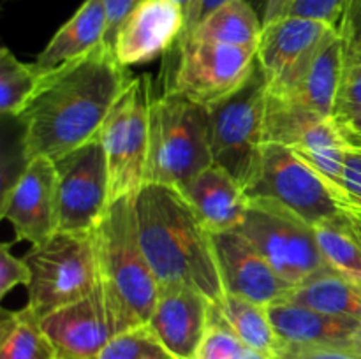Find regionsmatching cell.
<instances>
[{
	"label": "cell",
	"mask_w": 361,
	"mask_h": 359,
	"mask_svg": "<svg viewBox=\"0 0 361 359\" xmlns=\"http://www.w3.org/2000/svg\"><path fill=\"white\" fill-rule=\"evenodd\" d=\"M348 2L349 0H295L288 16L309 18L338 28Z\"/></svg>",
	"instance_id": "cell-33"
},
{
	"label": "cell",
	"mask_w": 361,
	"mask_h": 359,
	"mask_svg": "<svg viewBox=\"0 0 361 359\" xmlns=\"http://www.w3.org/2000/svg\"><path fill=\"white\" fill-rule=\"evenodd\" d=\"M236 359H281V358H277V355L267 354V352L256 351V348L245 347L242 352H240V355Z\"/></svg>",
	"instance_id": "cell-41"
},
{
	"label": "cell",
	"mask_w": 361,
	"mask_h": 359,
	"mask_svg": "<svg viewBox=\"0 0 361 359\" xmlns=\"http://www.w3.org/2000/svg\"><path fill=\"white\" fill-rule=\"evenodd\" d=\"M338 206L344 213L361 218V150L348 144L342 168Z\"/></svg>",
	"instance_id": "cell-32"
},
{
	"label": "cell",
	"mask_w": 361,
	"mask_h": 359,
	"mask_svg": "<svg viewBox=\"0 0 361 359\" xmlns=\"http://www.w3.org/2000/svg\"><path fill=\"white\" fill-rule=\"evenodd\" d=\"M338 127H341V125H338ZM341 130H342V136H344L345 143L351 144V146L360 148V150H361V136H358V134H355V132H349V130H345L344 127H341Z\"/></svg>",
	"instance_id": "cell-43"
},
{
	"label": "cell",
	"mask_w": 361,
	"mask_h": 359,
	"mask_svg": "<svg viewBox=\"0 0 361 359\" xmlns=\"http://www.w3.org/2000/svg\"><path fill=\"white\" fill-rule=\"evenodd\" d=\"M0 359H56V351L30 305L4 310L0 322Z\"/></svg>",
	"instance_id": "cell-26"
},
{
	"label": "cell",
	"mask_w": 361,
	"mask_h": 359,
	"mask_svg": "<svg viewBox=\"0 0 361 359\" xmlns=\"http://www.w3.org/2000/svg\"><path fill=\"white\" fill-rule=\"evenodd\" d=\"M212 238L226 294L270 306L293 289L240 231L212 232Z\"/></svg>",
	"instance_id": "cell-16"
},
{
	"label": "cell",
	"mask_w": 361,
	"mask_h": 359,
	"mask_svg": "<svg viewBox=\"0 0 361 359\" xmlns=\"http://www.w3.org/2000/svg\"><path fill=\"white\" fill-rule=\"evenodd\" d=\"M130 80L129 69L106 44L41 74L34 99L18 118L23 127V160L34 157L56 160L97 139Z\"/></svg>",
	"instance_id": "cell-1"
},
{
	"label": "cell",
	"mask_w": 361,
	"mask_h": 359,
	"mask_svg": "<svg viewBox=\"0 0 361 359\" xmlns=\"http://www.w3.org/2000/svg\"><path fill=\"white\" fill-rule=\"evenodd\" d=\"M345 352H349V354H353L355 358L361 359V324L358 327V331L355 333V336H353V340L349 341L348 348H345Z\"/></svg>",
	"instance_id": "cell-42"
},
{
	"label": "cell",
	"mask_w": 361,
	"mask_h": 359,
	"mask_svg": "<svg viewBox=\"0 0 361 359\" xmlns=\"http://www.w3.org/2000/svg\"><path fill=\"white\" fill-rule=\"evenodd\" d=\"M41 326L63 359H94L118 333L101 282L88 296L42 317Z\"/></svg>",
	"instance_id": "cell-15"
},
{
	"label": "cell",
	"mask_w": 361,
	"mask_h": 359,
	"mask_svg": "<svg viewBox=\"0 0 361 359\" xmlns=\"http://www.w3.org/2000/svg\"><path fill=\"white\" fill-rule=\"evenodd\" d=\"M214 303L187 285H162L148 327L173 359H194Z\"/></svg>",
	"instance_id": "cell-18"
},
{
	"label": "cell",
	"mask_w": 361,
	"mask_h": 359,
	"mask_svg": "<svg viewBox=\"0 0 361 359\" xmlns=\"http://www.w3.org/2000/svg\"><path fill=\"white\" fill-rule=\"evenodd\" d=\"M344 21L355 30L361 32V0H349L344 13Z\"/></svg>",
	"instance_id": "cell-39"
},
{
	"label": "cell",
	"mask_w": 361,
	"mask_h": 359,
	"mask_svg": "<svg viewBox=\"0 0 361 359\" xmlns=\"http://www.w3.org/2000/svg\"><path fill=\"white\" fill-rule=\"evenodd\" d=\"M41 83L34 63H25L4 46L0 49V111L4 116L20 118L27 111Z\"/></svg>",
	"instance_id": "cell-28"
},
{
	"label": "cell",
	"mask_w": 361,
	"mask_h": 359,
	"mask_svg": "<svg viewBox=\"0 0 361 359\" xmlns=\"http://www.w3.org/2000/svg\"><path fill=\"white\" fill-rule=\"evenodd\" d=\"M56 359H63V358H56Z\"/></svg>",
	"instance_id": "cell-48"
},
{
	"label": "cell",
	"mask_w": 361,
	"mask_h": 359,
	"mask_svg": "<svg viewBox=\"0 0 361 359\" xmlns=\"http://www.w3.org/2000/svg\"><path fill=\"white\" fill-rule=\"evenodd\" d=\"M176 44L178 65L169 90L178 92L207 108L242 88L257 67V49L254 48L190 37L180 39Z\"/></svg>",
	"instance_id": "cell-10"
},
{
	"label": "cell",
	"mask_w": 361,
	"mask_h": 359,
	"mask_svg": "<svg viewBox=\"0 0 361 359\" xmlns=\"http://www.w3.org/2000/svg\"><path fill=\"white\" fill-rule=\"evenodd\" d=\"M267 104L268 84L257 65L242 88L208 108L214 164L228 171L245 192L261 168Z\"/></svg>",
	"instance_id": "cell-5"
},
{
	"label": "cell",
	"mask_w": 361,
	"mask_h": 359,
	"mask_svg": "<svg viewBox=\"0 0 361 359\" xmlns=\"http://www.w3.org/2000/svg\"><path fill=\"white\" fill-rule=\"evenodd\" d=\"M268 313L284 348L345 351L361 324L360 319L328 315L288 299L271 303L268 306Z\"/></svg>",
	"instance_id": "cell-19"
},
{
	"label": "cell",
	"mask_w": 361,
	"mask_h": 359,
	"mask_svg": "<svg viewBox=\"0 0 361 359\" xmlns=\"http://www.w3.org/2000/svg\"><path fill=\"white\" fill-rule=\"evenodd\" d=\"M59 180V231L90 232L111 204L108 158L94 139L55 160Z\"/></svg>",
	"instance_id": "cell-12"
},
{
	"label": "cell",
	"mask_w": 361,
	"mask_h": 359,
	"mask_svg": "<svg viewBox=\"0 0 361 359\" xmlns=\"http://www.w3.org/2000/svg\"><path fill=\"white\" fill-rule=\"evenodd\" d=\"M176 4H178L180 7H182L183 14H185V32H183V35L189 32L190 25H192L194 21V16H196V11H197V6H200V0H175ZM182 35V37H183Z\"/></svg>",
	"instance_id": "cell-40"
},
{
	"label": "cell",
	"mask_w": 361,
	"mask_h": 359,
	"mask_svg": "<svg viewBox=\"0 0 361 359\" xmlns=\"http://www.w3.org/2000/svg\"><path fill=\"white\" fill-rule=\"evenodd\" d=\"M11 243L0 246V296H7L18 285L30 284V267L23 257L11 253Z\"/></svg>",
	"instance_id": "cell-34"
},
{
	"label": "cell",
	"mask_w": 361,
	"mask_h": 359,
	"mask_svg": "<svg viewBox=\"0 0 361 359\" xmlns=\"http://www.w3.org/2000/svg\"><path fill=\"white\" fill-rule=\"evenodd\" d=\"M264 137L267 143L291 148L312 165L326 180L338 201L348 143L334 118L305 111L268 95Z\"/></svg>",
	"instance_id": "cell-11"
},
{
	"label": "cell",
	"mask_w": 361,
	"mask_h": 359,
	"mask_svg": "<svg viewBox=\"0 0 361 359\" xmlns=\"http://www.w3.org/2000/svg\"><path fill=\"white\" fill-rule=\"evenodd\" d=\"M99 282L104 287L118 333L147 326L161 284L155 278L137 236L134 197L113 201L94 229Z\"/></svg>",
	"instance_id": "cell-3"
},
{
	"label": "cell",
	"mask_w": 361,
	"mask_h": 359,
	"mask_svg": "<svg viewBox=\"0 0 361 359\" xmlns=\"http://www.w3.org/2000/svg\"><path fill=\"white\" fill-rule=\"evenodd\" d=\"M345 67V49L341 32L328 34L303 76L284 94H268L305 111L334 118L335 102Z\"/></svg>",
	"instance_id": "cell-21"
},
{
	"label": "cell",
	"mask_w": 361,
	"mask_h": 359,
	"mask_svg": "<svg viewBox=\"0 0 361 359\" xmlns=\"http://www.w3.org/2000/svg\"><path fill=\"white\" fill-rule=\"evenodd\" d=\"M137 236L162 285H187L221 305L226 291L214 238L178 189L145 183L134 196Z\"/></svg>",
	"instance_id": "cell-2"
},
{
	"label": "cell",
	"mask_w": 361,
	"mask_h": 359,
	"mask_svg": "<svg viewBox=\"0 0 361 359\" xmlns=\"http://www.w3.org/2000/svg\"><path fill=\"white\" fill-rule=\"evenodd\" d=\"M178 190L210 232L242 227L250 201L243 187L219 165L212 164Z\"/></svg>",
	"instance_id": "cell-20"
},
{
	"label": "cell",
	"mask_w": 361,
	"mask_h": 359,
	"mask_svg": "<svg viewBox=\"0 0 361 359\" xmlns=\"http://www.w3.org/2000/svg\"><path fill=\"white\" fill-rule=\"evenodd\" d=\"M23 259L30 267L28 305L41 319L88 296L99 282L94 231H59Z\"/></svg>",
	"instance_id": "cell-6"
},
{
	"label": "cell",
	"mask_w": 361,
	"mask_h": 359,
	"mask_svg": "<svg viewBox=\"0 0 361 359\" xmlns=\"http://www.w3.org/2000/svg\"><path fill=\"white\" fill-rule=\"evenodd\" d=\"M358 116H361V58L345 60L334 109V120L337 123H348Z\"/></svg>",
	"instance_id": "cell-31"
},
{
	"label": "cell",
	"mask_w": 361,
	"mask_h": 359,
	"mask_svg": "<svg viewBox=\"0 0 361 359\" xmlns=\"http://www.w3.org/2000/svg\"><path fill=\"white\" fill-rule=\"evenodd\" d=\"M185 32V14L175 0H145L127 16L113 41L123 67L140 65L168 51Z\"/></svg>",
	"instance_id": "cell-17"
},
{
	"label": "cell",
	"mask_w": 361,
	"mask_h": 359,
	"mask_svg": "<svg viewBox=\"0 0 361 359\" xmlns=\"http://www.w3.org/2000/svg\"><path fill=\"white\" fill-rule=\"evenodd\" d=\"M338 125L344 127V129L349 130V132H355V134H358V136H361V116L351 120V122H348V123H338Z\"/></svg>",
	"instance_id": "cell-44"
},
{
	"label": "cell",
	"mask_w": 361,
	"mask_h": 359,
	"mask_svg": "<svg viewBox=\"0 0 361 359\" xmlns=\"http://www.w3.org/2000/svg\"><path fill=\"white\" fill-rule=\"evenodd\" d=\"M331 30L323 21L284 16L263 25L256 58L268 84V94L288 92L312 62Z\"/></svg>",
	"instance_id": "cell-14"
},
{
	"label": "cell",
	"mask_w": 361,
	"mask_h": 359,
	"mask_svg": "<svg viewBox=\"0 0 361 359\" xmlns=\"http://www.w3.org/2000/svg\"><path fill=\"white\" fill-rule=\"evenodd\" d=\"M358 287H360V291H361V285H358Z\"/></svg>",
	"instance_id": "cell-47"
},
{
	"label": "cell",
	"mask_w": 361,
	"mask_h": 359,
	"mask_svg": "<svg viewBox=\"0 0 361 359\" xmlns=\"http://www.w3.org/2000/svg\"><path fill=\"white\" fill-rule=\"evenodd\" d=\"M264 6H267V0H264Z\"/></svg>",
	"instance_id": "cell-46"
},
{
	"label": "cell",
	"mask_w": 361,
	"mask_h": 359,
	"mask_svg": "<svg viewBox=\"0 0 361 359\" xmlns=\"http://www.w3.org/2000/svg\"><path fill=\"white\" fill-rule=\"evenodd\" d=\"M214 164L210 111L175 90L152 101L147 183L182 189Z\"/></svg>",
	"instance_id": "cell-4"
},
{
	"label": "cell",
	"mask_w": 361,
	"mask_h": 359,
	"mask_svg": "<svg viewBox=\"0 0 361 359\" xmlns=\"http://www.w3.org/2000/svg\"><path fill=\"white\" fill-rule=\"evenodd\" d=\"M282 299L337 317L361 320V291L358 285L338 271L324 266Z\"/></svg>",
	"instance_id": "cell-23"
},
{
	"label": "cell",
	"mask_w": 361,
	"mask_h": 359,
	"mask_svg": "<svg viewBox=\"0 0 361 359\" xmlns=\"http://www.w3.org/2000/svg\"><path fill=\"white\" fill-rule=\"evenodd\" d=\"M145 0H104V9H106V37L104 44L113 49V41L122 27L123 21L127 20L130 13L140 6Z\"/></svg>",
	"instance_id": "cell-35"
},
{
	"label": "cell",
	"mask_w": 361,
	"mask_h": 359,
	"mask_svg": "<svg viewBox=\"0 0 361 359\" xmlns=\"http://www.w3.org/2000/svg\"><path fill=\"white\" fill-rule=\"evenodd\" d=\"M317 245L326 266L361 285V243L351 225V217L342 213L314 225Z\"/></svg>",
	"instance_id": "cell-27"
},
{
	"label": "cell",
	"mask_w": 361,
	"mask_h": 359,
	"mask_svg": "<svg viewBox=\"0 0 361 359\" xmlns=\"http://www.w3.org/2000/svg\"><path fill=\"white\" fill-rule=\"evenodd\" d=\"M281 359H358L341 348H288L282 351Z\"/></svg>",
	"instance_id": "cell-36"
},
{
	"label": "cell",
	"mask_w": 361,
	"mask_h": 359,
	"mask_svg": "<svg viewBox=\"0 0 361 359\" xmlns=\"http://www.w3.org/2000/svg\"><path fill=\"white\" fill-rule=\"evenodd\" d=\"M247 345L222 319L221 312L212 305L210 324L194 359H236Z\"/></svg>",
	"instance_id": "cell-30"
},
{
	"label": "cell",
	"mask_w": 361,
	"mask_h": 359,
	"mask_svg": "<svg viewBox=\"0 0 361 359\" xmlns=\"http://www.w3.org/2000/svg\"><path fill=\"white\" fill-rule=\"evenodd\" d=\"M106 9L104 0H85L80 9L67 20L46 48L35 58L34 67L39 74L49 73L67 62L81 58L104 44Z\"/></svg>",
	"instance_id": "cell-22"
},
{
	"label": "cell",
	"mask_w": 361,
	"mask_h": 359,
	"mask_svg": "<svg viewBox=\"0 0 361 359\" xmlns=\"http://www.w3.org/2000/svg\"><path fill=\"white\" fill-rule=\"evenodd\" d=\"M152 101L150 76L133 77L97 136L108 158L111 203L134 197L147 183Z\"/></svg>",
	"instance_id": "cell-7"
},
{
	"label": "cell",
	"mask_w": 361,
	"mask_h": 359,
	"mask_svg": "<svg viewBox=\"0 0 361 359\" xmlns=\"http://www.w3.org/2000/svg\"><path fill=\"white\" fill-rule=\"evenodd\" d=\"M94 359H173L147 326L116 333Z\"/></svg>",
	"instance_id": "cell-29"
},
{
	"label": "cell",
	"mask_w": 361,
	"mask_h": 359,
	"mask_svg": "<svg viewBox=\"0 0 361 359\" xmlns=\"http://www.w3.org/2000/svg\"><path fill=\"white\" fill-rule=\"evenodd\" d=\"M293 4H295V0H267V6L263 9V25L288 16Z\"/></svg>",
	"instance_id": "cell-37"
},
{
	"label": "cell",
	"mask_w": 361,
	"mask_h": 359,
	"mask_svg": "<svg viewBox=\"0 0 361 359\" xmlns=\"http://www.w3.org/2000/svg\"><path fill=\"white\" fill-rule=\"evenodd\" d=\"M263 34V18L249 0H229L201 20L182 39L221 42L229 46L257 49Z\"/></svg>",
	"instance_id": "cell-24"
},
{
	"label": "cell",
	"mask_w": 361,
	"mask_h": 359,
	"mask_svg": "<svg viewBox=\"0 0 361 359\" xmlns=\"http://www.w3.org/2000/svg\"><path fill=\"white\" fill-rule=\"evenodd\" d=\"M226 2H229V0H200V6H197V11H196V16H194V21H192V25H190L189 32L192 30V28L196 27V25L200 23L201 20H204V18H207L208 14L214 13V11L217 9V7L224 6ZM189 32H187V34H189Z\"/></svg>",
	"instance_id": "cell-38"
},
{
	"label": "cell",
	"mask_w": 361,
	"mask_h": 359,
	"mask_svg": "<svg viewBox=\"0 0 361 359\" xmlns=\"http://www.w3.org/2000/svg\"><path fill=\"white\" fill-rule=\"evenodd\" d=\"M0 215L11 222L18 241L32 246L59 232V180L53 158L25 160L16 180L4 189Z\"/></svg>",
	"instance_id": "cell-13"
},
{
	"label": "cell",
	"mask_w": 361,
	"mask_h": 359,
	"mask_svg": "<svg viewBox=\"0 0 361 359\" xmlns=\"http://www.w3.org/2000/svg\"><path fill=\"white\" fill-rule=\"evenodd\" d=\"M238 231L252 241L279 277L293 287L326 266L314 225L270 201H250Z\"/></svg>",
	"instance_id": "cell-8"
},
{
	"label": "cell",
	"mask_w": 361,
	"mask_h": 359,
	"mask_svg": "<svg viewBox=\"0 0 361 359\" xmlns=\"http://www.w3.org/2000/svg\"><path fill=\"white\" fill-rule=\"evenodd\" d=\"M245 194L250 201L279 204L310 225L344 213L326 180L291 148L279 143H264L259 172Z\"/></svg>",
	"instance_id": "cell-9"
},
{
	"label": "cell",
	"mask_w": 361,
	"mask_h": 359,
	"mask_svg": "<svg viewBox=\"0 0 361 359\" xmlns=\"http://www.w3.org/2000/svg\"><path fill=\"white\" fill-rule=\"evenodd\" d=\"M215 306L247 347L281 358L284 345L275 333L268 306L235 294H226L221 305Z\"/></svg>",
	"instance_id": "cell-25"
},
{
	"label": "cell",
	"mask_w": 361,
	"mask_h": 359,
	"mask_svg": "<svg viewBox=\"0 0 361 359\" xmlns=\"http://www.w3.org/2000/svg\"><path fill=\"white\" fill-rule=\"evenodd\" d=\"M349 217H351V215H349ZM351 225H353V229H355V234L358 236V239L361 243V218L351 217Z\"/></svg>",
	"instance_id": "cell-45"
}]
</instances>
